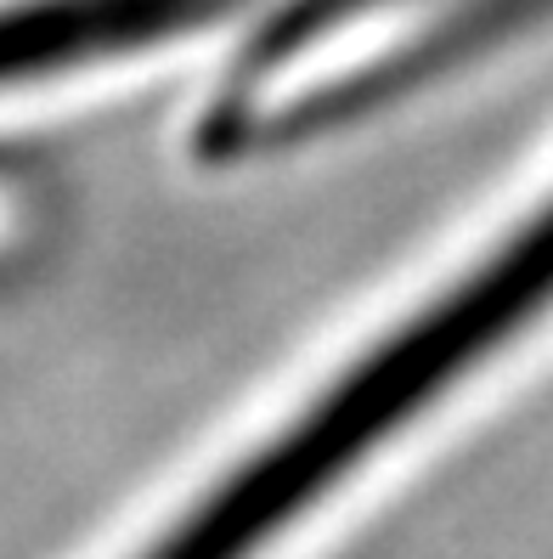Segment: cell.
Listing matches in <instances>:
<instances>
[{
	"label": "cell",
	"instance_id": "1",
	"mask_svg": "<svg viewBox=\"0 0 553 559\" xmlns=\"http://www.w3.org/2000/svg\"><path fill=\"white\" fill-rule=\"evenodd\" d=\"M553 306V199L537 221L424 300L396 334L368 345L350 368L305 402L249 464L232 469L170 537L142 559H254L300 514H311L339 480H350L378 447H389L418 413L458 390L464 373L492 361L508 334Z\"/></svg>",
	"mask_w": 553,
	"mask_h": 559
}]
</instances>
